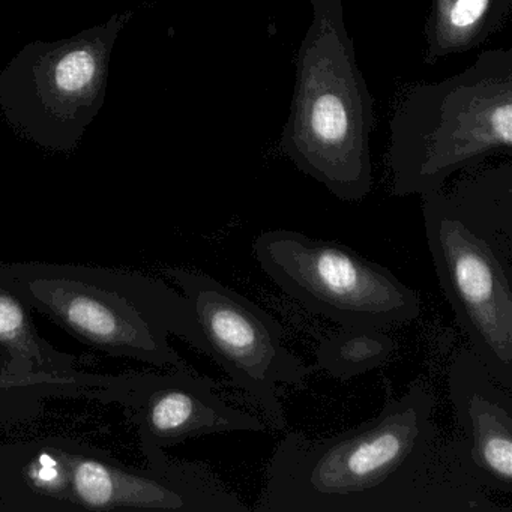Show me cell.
I'll return each mask as SVG.
<instances>
[{
	"instance_id": "obj_1",
	"label": "cell",
	"mask_w": 512,
	"mask_h": 512,
	"mask_svg": "<svg viewBox=\"0 0 512 512\" xmlns=\"http://www.w3.org/2000/svg\"><path fill=\"white\" fill-rule=\"evenodd\" d=\"M376 418L329 437L287 433L266 469L256 511L509 512L476 481L466 446L434 419L424 382L395 397L389 379Z\"/></svg>"
},
{
	"instance_id": "obj_2",
	"label": "cell",
	"mask_w": 512,
	"mask_h": 512,
	"mask_svg": "<svg viewBox=\"0 0 512 512\" xmlns=\"http://www.w3.org/2000/svg\"><path fill=\"white\" fill-rule=\"evenodd\" d=\"M0 286L29 310L115 358L185 370L170 335L200 350L188 299L143 272L73 263H0Z\"/></svg>"
},
{
	"instance_id": "obj_3",
	"label": "cell",
	"mask_w": 512,
	"mask_h": 512,
	"mask_svg": "<svg viewBox=\"0 0 512 512\" xmlns=\"http://www.w3.org/2000/svg\"><path fill=\"white\" fill-rule=\"evenodd\" d=\"M425 236L437 280L476 355L512 389V215L500 203L431 200Z\"/></svg>"
},
{
	"instance_id": "obj_4",
	"label": "cell",
	"mask_w": 512,
	"mask_h": 512,
	"mask_svg": "<svg viewBox=\"0 0 512 512\" xmlns=\"http://www.w3.org/2000/svg\"><path fill=\"white\" fill-rule=\"evenodd\" d=\"M133 11L61 40H35L0 70V115L38 148H79L106 103L118 38Z\"/></svg>"
},
{
	"instance_id": "obj_5",
	"label": "cell",
	"mask_w": 512,
	"mask_h": 512,
	"mask_svg": "<svg viewBox=\"0 0 512 512\" xmlns=\"http://www.w3.org/2000/svg\"><path fill=\"white\" fill-rule=\"evenodd\" d=\"M253 248L281 290L340 325L383 329L412 322L421 311L416 290L346 245L293 230H268Z\"/></svg>"
},
{
	"instance_id": "obj_6",
	"label": "cell",
	"mask_w": 512,
	"mask_h": 512,
	"mask_svg": "<svg viewBox=\"0 0 512 512\" xmlns=\"http://www.w3.org/2000/svg\"><path fill=\"white\" fill-rule=\"evenodd\" d=\"M145 455L146 469H130L74 440H44L41 509L250 511L205 464Z\"/></svg>"
},
{
	"instance_id": "obj_7",
	"label": "cell",
	"mask_w": 512,
	"mask_h": 512,
	"mask_svg": "<svg viewBox=\"0 0 512 512\" xmlns=\"http://www.w3.org/2000/svg\"><path fill=\"white\" fill-rule=\"evenodd\" d=\"M164 274L190 302L200 352L214 359L233 385L259 404L271 427L284 430L287 421L280 386L301 385L313 367L284 346L277 320L205 272L169 268Z\"/></svg>"
},
{
	"instance_id": "obj_8",
	"label": "cell",
	"mask_w": 512,
	"mask_h": 512,
	"mask_svg": "<svg viewBox=\"0 0 512 512\" xmlns=\"http://www.w3.org/2000/svg\"><path fill=\"white\" fill-rule=\"evenodd\" d=\"M127 407L145 452L209 434L266 430L257 416L223 400L214 380L190 368L164 376L148 374Z\"/></svg>"
},
{
	"instance_id": "obj_9",
	"label": "cell",
	"mask_w": 512,
	"mask_h": 512,
	"mask_svg": "<svg viewBox=\"0 0 512 512\" xmlns=\"http://www.w3.org/2000/svg\"><path fill=\"white\" fill-rule=\"evenodd\" d=\"M448 382L473 476L488 493L512 494V389L472 347L455 356Z\"/></svg>"
},
{
	"instance_id": "obj_10",
	"label": "cell",
	"mask_w": 512,
	"mask_h": 512,
	"mask_svg": "<svg viewBox=\"0 0 512 512\" xmlns=\"http://www.w3.org/2000/svg\"><path fill=\"white\" fill-rule=\"evenodd\" d=\"M76 356L59 352L32 325L29 307L0 286V374H64L83 371Z\"/></svg>"
},
{
	"instance_id": "obj_11",
	"label": "cell",
	"mask_w": 512,
	"mask_h": 512,
	"mask_svg": "<svg viewBox=\"0 0 512 512\" xmlns=\"http://www.w3.org/2000/svg\"><path fill=\"white\" fill-rule=\"evenodd\" d=\"M146 376H104L85 371L64 374H0V401L4 398L82 397L127 406Z\"/></svg>"
},
{
	"instance_id": "obj_12",
	"label": "cell",
	"mask_w": 512,
	"mask_h": 512,
	"mask_svg": "<svg viewBox=\"0 0 512 512\" xmlns=\"http://www.w3.org/2000/svg\"><path fill=\"white\" fill-rule=\"evenodd\" d=\"M395 347L397 343L382 329L344 326L319 344L317 362L335 379L350 380L380 367Z\"/></svg>"
},
{
	"instance_id": "obj_13",
	"label": "cell",
	"mask_w": 512,
	"mask_h": 512,
	"mask_svg": "<svg viewBox=\"0 0 512 512\" xmlns=\"http://www.w3.org/2000/svg\"><path fill=\"white\" fill-rule=\"evenodd\" d=\"M311 124L320 139L325 142H338L347 130V116L343 104L332 95L319 98L314 104Z\"/></svg>"
},
{
	"instance_id": "obj_14",
	"label": "cell",
	"mask_w": 512,
	"mask_h": 512,
	"mask_svg": "<svg viewBox=\"0 0 512 512\" xmlns=\"http://www.w3.org/2000/svg\"><path fill=\"white\" fill-rule=\"evenodd\" d=\"M487 0H458L451 14V22L457 28L472 25L484 13Z\"/></svg>"
},
{
	"instance_id": "obj_15",
	"label": "cell",
	"mask_w": 512,
	"mask_h": 512,
	"mask_svg": "<svg viewBox=\"0 0 512 512\" xmlns=\"http://www.w3.org/2000/svg\"><path fill=\"white\" fill-rule=\"evenodd\" d=\"M493 124L496 127L497 134L505 140L506 143L511 142V124H512V110L511 106L502 107L496 110L493 116Z\"/></svg>"
}]
</instances>
